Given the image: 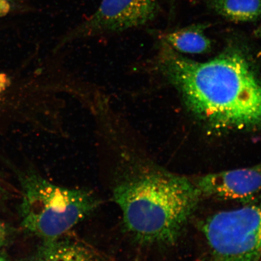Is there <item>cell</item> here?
Masks as SVG:
<instances>
[{
  "label": "cell",
  "instance_id": "6da1fadb",
  "mask_svg": "<svg viewBox=\"0 0 261 261\" xmlns=\"http://www.w3.org/2000/svg\"><path fill=\"white\" fill-rule=\"evenodd\" d=\"M95 123L99 145L115 156L113 198L126 231L143 246L175 244L202 198L194 181L148 158L139 134L119 113L103 114Z\"/></svg>",
  "mask_w": 261,
  "mask_h": 261
},
{
  "label": "cell",
  "instance_id": "7a4b0ae2",
  "mask_svg": "<svg viewBox=\"0 0 261 261\" xmlns=\"http://www.w3.org/2000/svg\"><path fill=\"white\" fill-rule=\"evenodd\" d=\"M155 63L189 112L217 132L261 130V81L243 45L231 41L217 57L190 60L161 40Z\"/></svg>",
  "mask_w": 261,
  "mask_h": 261
},
{
  "label": "cell",
  "instance_id": "3957f363",
  "mask_svg": "<svg viewBox=\"0 0 261 261\" xmlns=\"http://www.w3.org/2000/svg\"><path fill=\"white\" fill-rule=\"evenodd\" d=\"M100 203L87 189L61 187L32 176L24 184L23 224L44 241L55 240L89 217Z\"/></svg>",
  "mask_w": 261,
  "mask_h": 261
},
{
  "label": "cell",
  "instance_id": "277c9868",
  "mask_svg": "<svg viewBox=\"0 0 261 261\" xmlns=\"http://www.w3.org/2000/svg\"><path fill=\"white\" fill-rule=\"evenodd\" d=\"M213 261H260L261 200L222 211L202 223Z\"/></svg>",
  "mask_w": 261,
  "mask_h": 261
},
{
  "label": "cell",
  "instance_id": "5b68a950",
  "mask_svg": "<svg viewBox=\"0 0 261 261\" xmlns=\"http://www.w3.org/2000/svg\"><path fill=\"white\" fill-rule=\"evenodd\" d=\"M161 12L159 0H101L92 14L64 33L57 49L77 41L144 28Z\"/></svg>",
  "mask_w": 261,
  "mask_h": 261
},
{
  "label": "cell",
  "instance_id": "8992f818",
  "mask_svg": "<svg viewBox=\"0 0 261 261\" xmlns=\"http://www.w3.org/2000/svg\"><path fill=\"white\" fill-rule=\"evenodd\" d=\"M194 181L202 197L251 201L261 192V162L252 167L204 175Z\"/></svg>",
  "mask_w": 261,
  "mask_h": 261
},
{
  "label": "cell",
  "instance_id": "52a82bcc",
  "mask_svg": "<svg viewBox=\"0 0 261 261\" xmlns=\"http://www.w3.org/2000/svg\"><path fill=\"white\" fill-rule=\"evenodd\" d=\"M32 261H106L103 257L80 241L64 236L44 241Z\"/></svg>",
  "mask_w": 261,
  "mask_h": 261
},
{
  "label": "cell",
  "instance_id": "ba28073f",
  "mask_svg": "<svg viewBox=\"0 0 261 261\" xmlns=\"http://www.w3.org/2000/svg\"><path fill=\"white\" fill-rule=\"evenodd\" d=\"M210 24L197 23L165 33L161 39L178 53L202 54L212 48V41L205 35Z\"/></svg>",
  "mask_w": 261,
  "mask_h": 261
},
{
  "label": "cell",
  "instance_id": "9c48e42d",
  "mask_svg": "<svg viewBox=\"0 0 261 261\" xmlns=\"http://www.w3.org/2000/svg\"><path fill=\"white\" fill-rule=\"evenodd\" d=\"M208 6L231 22H253L261 18V0H210Z\"/></svg>",
  "mask_w": 261,
  "mask_h": 261
},
{
  "label": "cell",
  "instance_id": "30bf717a",
  "mask_svg": "<svg viewBox=\"0 0 261 261\" xmlns=\"http://www.w3.org/2000/svg\"><path fill=\"white\" fill-rule=\"evenodd\" d=\"M6 238L5 228L3 225L0 223V247L5 243Z\"/></svg>",
  "mask_w": 261,
  "mask_h": 261
},
{
  "label": "cell",
  "instance_id": "8fae6325",
  "mask_svg": "<svg viewBox=\"0 0 261 261\" xmlns=\"http://www.w3.org/2000/svg\"><path fill=\"white\" fill-rule=\"evenodd\" d=\"M254 37L261 39V24L253 32Z\"/></svg>",
  "mask_w": 261,
  "mask_h": 261
},
{
  "label": "cell",
  "instance_id": "7c38bea8",
  "mask_svg": "<svg viewBox=\"0 0 261 261\" xmlns=\"http://www.w3.org/2000/svg\"><path fill=\"white\" fill-rule=\"evenodd\" d=\"M169 1L170 2L172 5H174L176 2L178 1V0H169Z\"/></svg>",
  "mask_w": 261,
  "mask_h": 261
},
{
  "label": "cell",
  "instance_id": "4fadbf2b",
  "mask_svg": "<svg viewBox=\"0 0 261 261\" xmlns=\"http://www.w3.org/2000/svg\"><path fill=\"white\" fill-rule=\"evenodd\" d=\"M0 261H6L5 259H3L2 258H0Z\"/></svg>",
  "mask_w": 261,
  "mask_h": 261
}]
</instances>
